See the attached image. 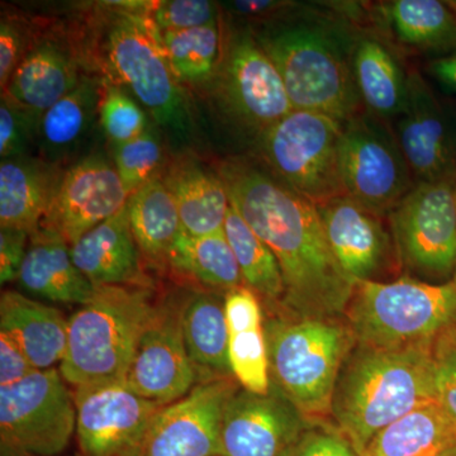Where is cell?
Instances as JSON below:
<instances>
[{"instance_id":"26","label":"cell","mask_w":456,"mask_h":456,"mask_svg":"<svg viewBox=\"0 0 456 456\" xmlns=\"http://www.w3.org/2000/svg\"><path fill=\"white\" fill-rule=\"evenodd\" d=\"M69 320L55 307L5 290L0 298V330L20 342L37 370L61 364L68 347Z\"/></svg>"},{"instance_id":"12","label":"cell","mask_w":456,"mask_h":456,"mask_svg":"<svg viewBox=\"0 0 456 456\" xmlns=\"http://www.w3.org/2000/svg\"><path fill=\"white\" fill-rule=\"evenodd\" d=\"M215 80L226 112L259 136L294 110L278 69L250 31L231 36Z\"/></svg>"},{"instance_id":"33","label":"cell","mask_w":456,"mask_h":456,"mask_svg":"<svg viewBox=\"0 0 456 456\" xmlns=\"http://www.w3.org/2000/svg\"><path fill=\"white\" fill-rule=\"evenodd\" d=\"M167 264L180 274L213 289L230 292L245 285L224 230L204 236L189 235L183 230Z\"/></svg>"},{"instance_id":"35","label":"cell","mask_w":456,"mask_h":456,"mask_svg":"<svg viewBox=\"0 0 456 456\" xmlns=\"http://www.w3.org/2000/svg\"><path fill=\"white\" fill-rule=\"evenodd\" d=\"M224 231L246 287L265 301L281 303L284 281L277 257L232 206L228 209Z\"/></svg>"},{"instance_id":"16","label":"cell","mask_w":456,"mask_h":456,"mask_svg":"<svg viewBox=\"0 0 456 456\" xmlns=\"http://www.w3.org/2000/svg\"><path fill=\"white\" fill-rule=\"evenodd\" d=\"M310 422L274 383L266 395L239 388L224 411L220 456H284Z\"/></svg>"},{"instance_id":"21","label":"cell","mask_w":456,"mask_h":456,"mask_svg":"<svg viewBox=\"0 0 456 456\" xmlns=\"http://www.w3.org/2000/svg\"><path fill=\"white\" fill-rule=\"evenodd\" d=\"M64 173L60 165L31 155L2 160L0 227L35 233L53 206Z\"/></svg>"},{"instance_id":"42","label":"cell","mask_w":456,"mask_h":456,"mask_svg":"<svg viewBox=\"0 0 456 456\" xmlns=\"http://www.w3.org/2000/svg\"><path fill=\"white\" fill-rule=\"evenodd\" d=\"M284 456H359L338 430L311 425Z\"/></svg>"},{"instance_id":"17","label":"cell","mask_w":456,"mask_h":456,"mask_svg":"<svg viewBox=\"0 0 456 456\" xmlns=\"http://www.w3.org/2000/svg\"><path fill=\"white\" fill-rule=\"evenodd\" d=\"M128 198L114 163L95 152L65 171L40 227L53 231L71 246L84 233L121 212Z\"/></svg>"},{"instance_id":"22","label":"cell","mask_w":456,"mask_h":456,"mask_svg":"<svg viewBox=\"0 0 456 456\" xmlns=\"http://www.w3.org/2000/svg\"><path fill=\"white\" fill-rule=\"evenodd\" d=\"M17 281L23 292L35 298L80 307L93 298L97 289L75 265L70 245L44 227L29 237Z\"/></svg>"},{"instance_id":"2","label":"cell","mask_w":456,"mask_h":456,"mask_svg":"<svg viewBox=\"0 0 456 456\" xmlns=\"http://www.w3.org/2000/svg\"><path fill=\"white\" fill-rule=\"evenodd\" d=\"M431 346H362L345 360L332 398L338 430L364 456L384 428L436 402ZM349 358V356H347Z\"/></svg>"},{"instance_id":"11","label":"cell","mask_w":456,"mask_h":456,"mask_svg":"<svg viewBox=\"0 0 456 456\" xmlns=\"http://www.w3.org/2000/svg\"><path fill=\"white\" fill-rule=\"evenodd\" d=\"M391 213L399 257L407 268L425 277L454 274V179L416 183Z\"/></svg>"},{"instance_id":"6","label":"cell","mask_w":456,"mask_h":456,"mask_svg":"<svg viewBox=\"0 0 456 456\" xmlns=\"http://www.w3.org/2000/svg\"><path fill=\"white\" fill-rule=\"evenodd\" d=\"M270 378L310 419L331 411L342 365L355 341L334 318H266Z\"/></svg>"},{"instance_id":"37","label":"cell","mask_w":456,"mask_h":456,"mask_svg":"<svg viewBox=\"0 0 456 456\" xmlns=\"http://www.w3.org/2000/svg\"><path fill=\"white\" fill-rule=\"evenodd\" d=\"M99 122L114 146L137 139L147 130L142 108L112 80L102 82Z\"/></svg>"},{"instance_id":"32","label":"cell","mask_w":456,"mask_h":456,"mask_svg":"<svg viewBox=\"0 0 456 456\" xmlns=\"http://www.w3.org/2000/svg\"><path fill=\"white\" fill-rule=\"evenodd\" d=\"M454 443L456 428L434 402L380 431L364 456H436Z\"/></svg>"},{"instance_id":"15","label":"cell","mask_w":456,"mask_h":456,"mask_svg":"<svg viewBox=\"0 0 456 456\" xmlns=\"http://www.w3.org/2000/svg\"><path fill=\"white\" fill-rule=\"evenodd\" d=\"M198 380L183 336L180 305H156L125 382L141 397L167 406L185 397Z\"/></svg>"},{"instance_id":"7","label":"cell","mask_w":456,"mask_h":456,"mask_svg":"<svg viewBox=\"0 0 456 456\" xmlns=\"http://www.w3.org/2000/svg\"><path fill=\"white\" fill-rule=\"evenodd\" d=\"M347 311L351 332L362 346H431L456 320V285L412 279L359 281Z\"/></svg>"},{"instance_id":"18","label":"cell","mask_w":456,"mask_h":456,"mask_svg":"<svg viewBox=\"0 0 456 456\" xmlns=\"http://www.w3.org/2000/svg\"><path fill=\"white\" fill-rule=\"evenodd\" d=\"M397 141L417 183L456 176V114L435 97L419 73L408 75V102Z\"/></svg>"},{"instance_id":"27","label":"cell","mask_w":456,"mask_h":456,"mask_svg":"<svg viewBox=\"0 0 456 456\" xmlns=\"http://www.w3.org/2000/svg\"><path fill=\"white\" fill-rule=\"evenodd\" d=\"M180 320L189 358L198 382L233 378L228 359V327L224 297L194 292L180 303Z\"/></svg>"},{"instance_id":"23","label":"cell","mask_w":456,"mask_h":456,"mask_svg":"<svg viewBox=\"0 0 456 456\" xmlns=\"http://www.w3.org/2000/svg\"><path fill=\"white\" fill-rule=\"evenodd\" d=\"M224 311L233 378L246 391L266 395L272 378L259 297L246 285L236 288L224 296Z\"/></svg>"},{"instance_id":"28","label":"cell","mask_w":456,"mask_h":456,"mask_svg":"<svg viewBox=\"0 0 456 456\" xmlns=\"http://www.w3.org/2000/svg\"><path fill=\"white\" fill-rule=\"evenodd\" d=\"M102 82L82 77L77 88L42 113L37 149L40 158L59 165L77 151L99 116Z\"/></svg>"},{"instance_id":"38","label":"cell","mask_w":456,"mask_h":456,"mask_svg":"<svg viewBox=\"0 0 456 456\" xmlns=\"http://www.w3.org/2000/svg\"><path fill=\"white\" fill-rule=\"evenodd\" d=\"M41 113L20 106L5 95L0 99V158L28 155L37 145Z\"/></svg>"},{"instance_id":"25","label":"cell","mask_w":456,"mask_h":456,"mask_svg":"<svg viewBox=\"0 0 456 456\" xmlns=\"http://www.w3.org/2000/svg\"><path fill=\"white\" fill-rule=\"evenodd\" d=\"M80 80L70 51L55 40L41 38L29 47L2 95L42 114L77 88Z\"/></svg>"},{"instance_id":"34","label":"cell","mask_w":456,"mask_h":456,"mask_svg":"<svg viewBox=\"0 0 456 456\" xmlns=\"http://www.w3.org/2000/svg\"><path fill=\"white\" fill-rule=\"evenodd\" d=\"M161 41L171 71L180 84L202 86L216 79L226 46L218 20L185 31L161 33Z\"/></svg>"},{"instance_id":"45","label":"cell","mask_w":456,"mask_h":456,"mask_svg":"<svg viewBox=\"0 0 456 456\" xmlns=\"http://www.w3.org/2000/svg\"><path fill=\"white\" fill-rule=\"evenodd\" d=\"M292 7L288 2H273V0H245V2H231L227 3V8L231 9L236 16L246 18H254L260 20L270 17H278L284 11Z\"/></svg>"},{"instance_id":"24","label":"cell","mask_w":456,"mask_h":456,"mask_svg":"<svg viewBox=\"0 0 456 456\" xmlns=\"http://www.w3.org/2000/svg\"><path fill=\"white\" fill-rule=\"evenodd\" d=\"M161 179L178 206L185 232L204 236L224 230L231 204L218 171L204 167L193 156L184 155L167 167Z\"/></svg>"},{"instance_id":"40","label":"cell","mask_w":456,"mask_h":456,"mask_svg":"<svg viewBox=\"0 0 456 456\" xmlns=\"http://www.w3.org/2000/svg\"><path fill=\"white\" fill-rule=\"evenodd\" d=\"M150 18L159 31L178 32L217 22V8L207 0H164L152 3Z\"/></svg>"},{"instance_id":"14","label":"cell","mask_w":456,"mask_h":456,"mask_svg":"<svg viewBox=\"0 0 456 456\" xmlns=\"http://www.w3.org/2000/svg\"><path fill=\"white\" fill-rule=\"evenodd\" d=\"M237 389L235 378L198 382L161 408L137 456H220L224 411Z\"/></svg>"},{"instance_id":"43","label":"cell","mask_w":456,"mask_h":456,"mask_svg":"<svg viewBox=\"0 0 456 456\" xmlns=\"http://www.w3.org/2000/svg\"><path fill=\"white\" fill-rule=\"evenodd\" d=\"M29 235L26 231L0 227V283L16 281L25 261Z\"/></svg>"},{"instance_id":"9","label":"cell","mask_w":456,"mask_h":456,"mask_svg":"<svg viewBox=\"0 0 456 456\" xmlns=\"http://www.w3.org/2000/svg\"><path fill=\"white\" fill-rule=\"evenodd\" d=\"M77 431L74 395L55 368L0 387V448L60 456Z\"/></svg>"},{"instance_id":"29","label":"cell","mask_w":456,"mask_h":456,"mask_svg":"<svg viewBox=\"0 0 456 456\" xmlns=\"http://www.w3.org/2000/svg\"><path fill=\"white\" fill-rule=\"evenodd\" d=\"M393 37L410 49L456 53V8L439 0H393L379 7Z\"/></svg>"},{"instance_id":"46","label":"cell","mask_w":456,"mask_h":456,"mask_svg":"<svg viewBox=\"0 0 456 456\" xmlns=\"http://www.w3.org/2000/svg\"><path fill=\"white\" fill-rule=\"evenodd\" d=\"M428 70L441 86L456 94V53L435 59Z\"/></svg>"},{"instance_id":"13","label":"cell","mask_w":456,"mask_h":456,"mask_svg":"<svg viewBox=\"0 0 456 456\" xmlns=\"http://www.w3.org/2000/svg\"><path fill=\"white\" fill-rule=\"evenodd\" d=\"M80 456H137L161 404L125 380L75 389Z\"/></svg>"},{"instance_id":"36","label":"cell","mask_w":456,"mask_h":456,"mask_svg":"<svg viewBox=\"0 0 456 456\" xmlns=\"http://www.w3.org/2000/svg\"><path fill=\"white\" fill-rule=\"evenodd\" d=\"M114 167L118 171L128 196L156 178L163 167L164 151L160 137L147 128L137 139L114 146Z\"/></svg>"},{"instance_id":"31","label":"cell","mask_w":456,"mask_h":456,"mask_svg":"<svg viewBox=\"0 0 456 456\" xmlns=\"http://www.w3.org/2000/svg\"><path fill=\"white\" fill-rule=\"evenodd\" d=\"M351 62L365 106L379 117L402 116L408 102V77L392 51L374 38H362Z\"/></svg>"},{"instance_id":"48","label":"cell","mask_w":456,"mask_h":456,"mask_svg":"<svg viewBox=\"0 0 456 456\" xmlns=\"http://www.w3.org/2000/svg\"><path fill=\"white\" fill-rule=\"evenodd\" d=\"M436 456H456V443L452 444V446H449L448 449L444 450V452H441L440 454Z\"/></svg>"},{"instance_id":"39","label":"cell","mask_w":456,"mask_h":456,"mask_svg":"<svg viewBox=\"0 0 456 456\" xmlns=\"http://www.w3.org/2000/svg\"><path fill=\"white\" fill-rule=\"evenodd\" d=\"M436 402L456 428V320L431 344Z\"/></svg>"},{"instance_id":"20","label":"cell","mask_w":456,"mask_h":456,"mask_svg":"<svg viewBox=\"0 0 456 456\" xmlns=\"http://www.w3.org/2000/svg\"><path fill=\"white\" fill-rule=\"evenodd\" d=\"M77 268L94 287H146L127 206L70 246Z\"/></svg>"},{"instance_id":"1","label":"cell","mask_w":456,"mask_h":456,"mask_svg":"<svg viewBox=\"0 0 456 456\" xmlns=\"http://www.w3.org/2000/svg\"><path fill=\"white\" fill-rule=\"evenodd\" d=\"M217 171L231 206L277 257L285 310L301 320L349 310L356 283L335 259L316 204L244 159H228Z\"/></svg>"},{"instance_id":"10","label":"cell","mask_w":456,"mask_h":456,"mask_svg":"<svg viewBox=\"0 0 456 456\" xmlns=\"http://www.w3.org/2000/svg\"><path fill=\"white\" fill-rule=\"evenodd\" d=\"M342 183L347 196L382 216L412 191V173L397 137L370 117L345 123L338 147Z\"/></svg>"},{"instance_id":"44","label":"cell","mask_w":456,"mask_h":456,"mask_svg":"<svg viewBox=\"0 0 456 456\" xmlns=\"http://www.w3.org/2000/svg\"><path fill=\"white\" fill-rule=\"evenodd\" d=\"M35 370L20 342L0 330V387L20 382Z\"/></svg>"},{"instance_id":"47","label":"cell","mask_w":456,"mask_h":456,"mask_svg":"<svg viewBox=\"0 0 456 456\" xmlns=\"http://www.w3.org/2000/svg\"><path fill=\"white\" fill-rule=\"evenodd\" d=\"M0 456H36V455L26 454V452H13V450L0 448ZM64 456H80V455L77 454V455H64Z\"/></svg>"},{"instance_id":"4","label":"cell","mask_w":456,"mask_h":456,"mask_svg":"<svg viewBox=\"0 0 456 456\" xmlns=\"http://www.w3.org/2000/svg\"><path fill=\"white\" fill-rule=\"evenodd\" d=\"M147 287H98L69 320L60 373L74 389L126 379L143 330L154 314Z\"/></svg>"},{"instance_id":"5","label":"cell","mask_w":456,"mask_h":456,"mask_svg":"<svg viewBox=\"0 0 456 456\" xmlns=\"http://www.w3.org/2000/svg\"><path fill=\"white\" fill-rule=\"evenodd\" d=\"M256 37L278 69L294 110L326 114L344 123L362 114L353 62L334 31L297 23Z\"/></svg>"},{"instance_id":"49","label":"cell","mask_w":456,"mask_h":456,"mask_svg":"<svg viewBox=\"0 0 456 456\" xmlns=\"http://www.w3.org/2000/svg\"><path fill=\"white\" fill-rule=\"evenodd\" d=\"M454 198H455V207H456V176L454 179Z\"/></svg>"},{"instance_id":"50","label":"cell","mask_w":456,"mask_h":456,"mask_svg":"<svg viewBox=\"0 0 456 456\" xmlns=\"http://www.w3.org/2000/svg\"><path fill=\"white\" fill-rule=\"evenodd\" d=\"M452 281H454V284L456 285V270H455V273H454V278H452Z\"/></svg>"},{"instance_id":"3","label":"cell","mask_w":456,"mask_h":456,"mask_svg":"<svg viewBox=\"0 0 456 456\" xmlns=\"http://www.w3.org/2000/svg\"><path fill=\"white\" fill-rule=\"evenodd\" d=\"M102 51L112 82L127 86L158 125L178 142L194 131L187 94L174 77L161 41L150 18L152 3H107Z\"/></svg>"},{"instance_id":"41","label":"cell","mask_w":456,"mask_h":456,"mask_svg":"<svg viewBox=\"0 0 456 456\" xmlns=\"http://www.w3.org/2000/svg\"><path fill=\"white\" fill-rule=\"evenodd\" d=\"M32 42L29 32L17 18L2 17L0 22V86L2 93L7 88L23 57L28 53Z\"/></svg>"},{"instance_id":"30","label":"cell","mask_w":456,"mask_h":456,"mask_svg":"<svg viewBox=\"0 0 456 456\" xmlns=\"http://www.w3.org/2000/svg\"><path fill=\"white\" fill-rule=\"evenodd\" d=\"M128 220L141 256L152 265H165L183 231L174 197L159 176L134 191L127 202Z\"/></svg>"},{"instance_id":"19","label":"cell","mask_w":456,"mask_h":456,"mask_svg":"<svg viewBox=\"0 0 456 456\" xmlns=\"http://www.w3.org/2000/svg\"><path fill=\"white\" fill-rule=\"evenodd\" d=\"M338 265L353 279L371 281L382 268L389 240L379 215L349 196H341L317 206Z\"/></svg>"},{"instance_id":"8","label":"cell","mask_w":456,"mask_h":456,"mask_svg":"<svg viewBox=\"0 0 456 456\" xmlns=\"http://www.w3.org/2000/svg\"><path fill=\"white\" fill-rule=\"evenodd\" d=\"M344 125L326 114L294 110L260 134V150L279 179L320 206L347 196L338 160Z\"/></svg>"}]
</instances>
